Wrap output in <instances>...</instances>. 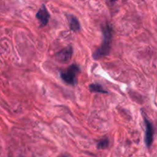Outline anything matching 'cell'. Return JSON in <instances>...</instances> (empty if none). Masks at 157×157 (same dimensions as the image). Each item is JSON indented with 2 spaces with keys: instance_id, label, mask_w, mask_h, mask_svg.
<instances>
[{
  "instance_id": "cell-1",
  "label": "cell",
  "mask_w": 157,
  "mask_h": 157,
  "mask_svg": "<svg viewBox=\"0 0 157 157\" xmlns=\"http://www.w3.org/2000/svg\"><path fill=\"white\" fill-rule=\"evenodd\" d=\"M102 32L103 35V42L99 49L93 52V58L99 59L102 57L109 55L111 50L112 38H113V29L109 23H106L102 26Z\"/></svg>"
},
{
  "instance_id": "cell-2",
  "label": "cell",
  "mask_w": 157,
  "mask_h": 157,
  "mask_svg": "<svg viewBox=\"0 0 157 157\" xmlns=\"http://www.w3.org/2000/svg\"><path fill=\"white\" fill-rule=\"evenodd\" d=\"M80 72V69L76 64H72L66 69L62 71L60 75L63 80L69 85L75 86L77 83V75Z\"/></svg>"
},
{
  "instance_id": "cell-3",
  "label": "cell",
  "mask_w": 157,
  "mask_h": 157,
  "mask_svg": "<svg viewBox=\"0 0 157 157\" xmlns=\"http://www.w3.org/2000/svg\"><path fill=\"white\" fill-rule=\"evenodd\" d=\"M72 52H73V49L72 46H67L57 52L55 56V58L56 59L57 61L60 63H66L71 59L72 56Z\"/></svg>"
},
{
  "instance_id": "cell-4",
  "label": "cell",
  "mask_w": 157,
  "mask_h": 157,
  "mask_svg": "<svg viewBox=\"0 0 157 157\" xmlns=\"http://www.w3.org/2000/svg\"><path fill=\"white\" fill-rule=\"evenodd\" d=\"M36 19H39L40 23H41V27H44L47 25L48 22H49V18H50V14L48 12L45 5H43V6L39 9V10L36 13Z\"/></svg>"
},
{
  "instance_id": "cell-5",
  "label": "cell",
  "mask_w": 157,
  "mask_h": 157,
  "mask_svg": "<svg viewBox=\"0 0 157 157\" xmlns=\"http://www.w3.org/2000/svg\"><path fill=\"white\" fill-rule=\"evenodd\" d=\"M144 121L145 124H146V136H145V141H146V144L148 147L152 145V141H153V134H154V129L153 126H152V123L149 121L144 116Z\"/></svg>"
},
{
  "instance_id": "cell-6",
  "label": "cell",
  "mask_w": 157,
  "mask_h": 157,
  "mask_svg": "<svg viewBox=\"0 0 157 157\" xmlns=\"http://www.w3.org/2000/svg\"><path fill=\"white\" fill-rule=\"evenodd\" d=\"M69 27L70 29L73 32H78L80 29V24L78 19L74 16H71L69 18Z\"/></svg>"
},
{
  "instance_id": "cell-7",
  "label": "cell",
  "mask_w": 157,
  "mask_h": 157,
  "mask_svg": "<svg viewBox=\"0 0 157 157\" xmlns=\"http://www.w3.org/2000/svg\"><path fill=\"white\" fill-rule=\"evenodd\" d=\"M89 89L91 92L93 93H107L108 92L105 91L102 86L99 84L97 83H92L90 84V86H89Z\"/></svg>"
},
{
  "instance_id": "cell-8",
  "label": "cell",
  "mask_w": 157,
  "mask_h": 157,
  "mask_svg": "<svg viewBox=\"0 0 157 157\" xmlns=\"http://www.w3.org/2000/svg\"><path fill=\"white\" fill-rule=\"evenodd\" d=\"M109 144V141L108 139L105 138L102 139V140L98 142L97 146L99 149H105V148L108 147Z\"/></svg>"
},
{
  "instance_id": "cell-9",
  "label": "cell",
  "mask_w": 157,
  "mask_h": 157,
  "mask_svg": "<svg viewBox=\"0 0 157 157\" xmlns=\"http://www.w3.org/2000/svg\"><path fill=\"white\" fill-rule=\"evenodd\" d=\"M112 2H116V1H118V0H110Z\"/></svg>"
},
{
  "instance_id": "cell-10",
  "label": "cell",
  "mask_w": 157,
  "mask_h": 157,
  "mask_svg": "<svg viewBox=\"0 0 157 157\" xmlns=\"http://www.w3.org/2000/svg\"><path fill=\"white\" fill-rule=\"evenodd\" d=\"M62 157H66V156H62Z\"/></svg>"
}]
</instances>
